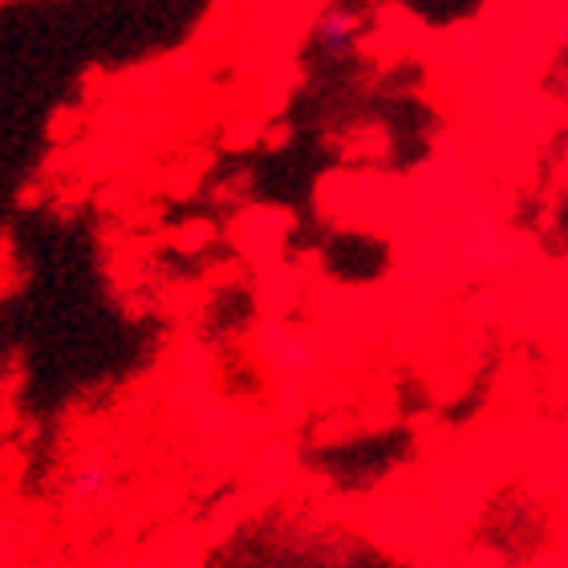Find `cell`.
Returning a JSON list of instances; mask_svg holds the SVG:
<instances>
[{
  "label": "cell",
  "instance_id": "7a4b0ae2",
  "mask_svg": "<svg viewBox=\"0 0 568 568\" xmlns=\"http://www.w3.org/2000/svg\"><path fill=\"white\" fill-rule=\"evenodd\" d=\"M313 37H317V41H321L325 49H333V53H342V49L354 45V37H357V17H354V12H345V9H329V12H325V17L317 21Z\"/></svg>",
  "mask_w": 568,
  "mask_h": 568
},
{
  "label": "cell",
  "instance_id": "6da1fadb",
  "mask_svg": "<svg viewBox=\"0 0 568 568\" xmlns=\"http://www.w3.org/2000/svg\"><path fill=\"white\" fill-rule=\"evenodd\" d=\"M119 491V471L110 459H82L65 475V499L73 508H102Z\"/></svg>",
  "mask_w": 568,
  "mask_h": 568
}]
</instances>
